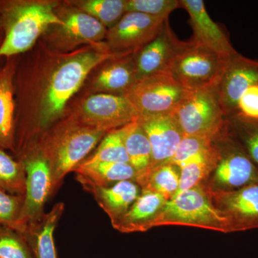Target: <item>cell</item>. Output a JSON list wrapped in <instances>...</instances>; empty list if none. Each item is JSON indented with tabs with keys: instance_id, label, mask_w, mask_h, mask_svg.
Wrapping results in <instances>:
<instances>
[{
	"instance_id": "obj_1",
	"label": "cell",
	"mask_w": 258,
	"mask_h": 258,
	"mask_svg": "<svg viewBox=\"0 0 258 258\" xmlns=\"http://www.w3.org/2000/svg\"><path fill=\"white\" fill-rule=\"evenodd\" d=\"M62 25L52 3L0 2V27L3 32L0 59L15 57L28 52L49 27Z\"/></svg>"
},
{
	"instance_id": "obj_2",
	"label": "cell",
	"mask_w": 258,
	"mask_h": 258,
	"mask_svg": "<svg viewBox=\"0 0 258 258\" xmlns=\"http://www.w3.org/2000/svg\"><path fill=\"white\" fill-rule=\"evenodd\" d=\"M118 57L103 43L98 49L84 51L62 62L49 80L42 99L39 127L46 128L62 114L66 103L97 66Z\"/></svg>"
},
{
	"instance_id": "obj_3",
	"label": "cell",
	"mask_w": 258,
	"mask_h": 258,
	"mask_svg": "<svg viewBox=\"0 0 258 258\" xmlns=\"http://www.w3.org/2000/svg\"><path fill=\"white\" fill-rule=\"evenodd\" d=\"M107 133L76 121L56 129L37 144L50 165L53 195L66 176L86 159Z\"/></svg>"
},
{
	"instance_id": "obj_4",
	"label": "cell",
	"mask_w": 258,
	"mask_h": 258,
	"mask_svg": "<svg viewBox=\"0 0 258 258\" xmlns=\"http://www.w3.org/2000/svg\"><path fill=\"white\" fill-rule=\"evenodd\" d=\"M187 226L222 233H232L230 223L214 203L210 191L203 186L176 194L167 200L153 227Z\"/></svg>"
},
{
	"instance_id": "obj_5",
	"label": "cell",
	"mask_w": 258,
	"mask_h": 258,
	"mask_svg": "<svg viewBox=\"0 0 258 258\" xmlns=\"http://www.w3.org/2000/svg\"><path fill=\"white\" fill-rule=\"evenodd\" d=\"M219 81L188 93L171 113L184 135L216 140L225 132L227 117L220 100Z\"/></svg>"
},
{
	"instance_id": "obj_6",
	"label": "cell",
	"mask_w": 258,
	"mask_h": 258,
	"mask_svg": "<svg viewBox=\"0 0 258 258\" xmlns=\"http://www.w3.org/2000/svg\"><path fill=\"white\" fill-rule=\"evenodd\" d=\"M26 172V186L21 214L15 230L21 232L45 215L44 208L53 195L52 174L48 161L38 146L30 148L18 157Z\"/></svg>"
},
{
	"instance_id": "obj_7",
	"label": "cell",
	"mask_w": 258,
	"mask_h": 258,
	"mask_svg": "<svg viewBox=\"0 0 258 258\" xmlns=\"http://www.w3.org/2000/svg\"><path fill=\"white\" fill-rule=\"evenodd\" d=\"M225 60L191 39L176 56L167 73L191 92L218 81Z\"/></svg>"
},
{
	"instance_id": "obj_8",
	"label": "cell",
	"mask_w": 258,
	"mask_h": 258,
	"mask_svg": "<svg viewBox=\"0 0 258 258\" xmlns=\"http://www.w3.org/2000/svg\"><path fill=\"white\" fill-rule=\"evenodd\" d=\"M189 92L164 73L139 80L124 96L142 117L171 114Z\"/></svg>"
},
{
	"instance_id": "obj_9",
	"label": "cell",
	"mask_w": 258,
	"mask_h": 258,
	"mask_svg": "<svg viewBox=\"0 0 258 258\" xmlns=\"http://www.w3.org/2000/svg\"><path fill=\"white\" fill-rule=\"evenodd\" d=\"M220 158L213 171V191H230L258 183V169L235 141L225 133L215 140Z\"/></svg>"
},
{
	"instance_id": "obj_10",
	"label": "cell",
	"mask_w": 258,
	"mask_h": 258,
	"mask_svg": "<svg viewBox=\"0 0 258 258\" xmlns=\"http://www.w3.org/2000/svg\"><path fill=\"white\" fill-rule=\"evenodd\" d=\"M138 118V113L124 95L101 93L92 95L83 101L77 122L109 132Z\"/></svg>"
},
{
	"instance_id": "obj_11",
	"label": "cell",
	"mask_w": 258,
	"mask_h": 258,
	"mask_svg": "<svg viewBox=\"0 0 258 258\" xmlns=\"http://www.w3.org/2000/svg\"><path fill=\"white\" fill-rule=\"evenodd\" d=\"M167 19L126 13L115 26L108 30L106 45L112 53L119 57L133 55L154 38Z\"/></svg>"
},
{
	"instance_id": "obj_12",
	"label": "cell",
	"mask_w": 258,
	"mask_h": 258,
	"mask_svg": "<svg viewBox=\"0 0 258 258\" xmlns=\"http://www.w3.org/2000/svg\"><path fill=\"white\" fill-rule=\"evenodd\" d=\"M186 42L176 36L170 28L169 19L166 20L154 38L134 54L137 81L167 73Z\"/></svg>"
},
{
	"instance_id": "obj_13",
	"label": "cell",
	"mask_w": 258,
	"mask_h": 258,
	"mask_svg": "<svg viewBox=\"0 0 258 258\" xmlns=\"http://www.w3.org/2000/svg\"><path fill=\"white\" fill-rule=\"evenodd\" d=\"M258 85V60L239 54L226 59L219 91L226 117L237 113V104L244 91Z\"/></svg>"
},
{
	"instance_id": "obj_14",
	"label": "cell",
	"mask_w": 258,
	"mask_h": 258,
	"mask_svg": "<svg viewBox=\"0 0 258 258\" xmlns=\"http://www.w3.org/2000/svg\"><path fill=\"white\" fill-rule=\"evenodd\" d=\"M209 191L228 220L232 232L258 229V183L234 191Z\"/></svg>"
},
{
	"instance_id": "obj_15",
	"label": "cell",
	"mask_w": 258,
	"mask_h": 258,
	"mask_svg": "<svg viewBox=\"0 0 258 258\" xmlns=\"http://www.w3.org/2000/svg\"><path fill=\"white\" fill-rule=\"evenodd\" d=\"M179 3L181 8L189 14L194 42L225 60L237 53L225 32L210 18L203 0H179Z\"/></svg>"
},
{
	"instance_id": "obj_16",
	"label": "cell",
	"mask_w": 258,
	"mask_h": 258,
	"mask_svg": "<svg viewBox=\"0 0 258 258\" xmlns=\"http://www.w3.org/2000/svg\"><path fill=\"white\" fill-rule=\"evenodd\" d=\"M137 121L147 134L152 147L150 167L169 163L184 136L173 115L139 117Z\"/></svg>"
},
{
	"instance_id": "obj_17",
	"label": "cell",
	"mask_w": 258,
	"mask_h": 258,
	"mask_svg": "<svg viewBox=\"0 0 258 258\" xmlns=\"http://www.w3.org/2000/svg\"><path fill=\"white\" fill-rule=\"evenodd\" d=\"M83 189L91 194L102 210L111 220V224L119 220L128 211L142 193V188L136 181L127 180L111 186H97L76 176Z\"/></svg>"
},
{
	"instance_id": "obj_18",
	"label": "cell",
	"mask_w": 258,
	"mask_h": 258,
	"mask_svg": "<svg viewBox=\"0 0 258 258\" xmlns=\"http://www.w3.org/2000/svg\"><path fill=\"white\" fill-rule=\"evenodd\" d=\"M60 19L63 25L58 27V39L62 48L70 50L82 44L100 45L106 37L108 29L81 10H71Z\"/></svg>"
},
{
	"instance_id": "obj_19",
	"label": "cell",
	"mask_w": 258,
	"mask_h": 258,
	"mask_svg": "<svg viewBox=\"0 0 258 258\" xmlns=\"http://www.w3.org/2000/svg\"><path fill=\"white\" fill-rule=\"evenodd\" d=\"M6 60V63L0 68V148L15 154V76L17 63L14 57Z\"/></svg>"
},
{
	"instance_id": "obj_20",
	"label": "cell",
	"mask_w": 258,
	"mask_h": 258,
	"mask_svg": "<svg viewBox=\"0 0 258 258\" xmlns=\"http://www.w3.org/2000/svg\"><path fill=\"white\" fill-rule=\"evenodd\" d=\"M167 200L160 194L142 190L128 211L112 226L122 233L147 232L153 228V224Z\"/></svg>"
},
{
	"instance_id": "obj_21",
	"label": "cell",
	"mask_w": 258,
	"mask_h": 258,
	"mask_svg": "<svg viewBox=\"0 0 258 258\" xmlns=\"http://www.w3.org/2000/svg\"><path fill=\"white\" fill-rule=\"evenodd\" d=\"M64 209L63 203L55 204L39 221L20 232L26 239L35 258H57L54 232Z\"/></svg>"
},
{
	"instance_id": "obj_22",
	"label": "cell",
	"mask_w": 258,
	"mask_h": 258,
	"mask_svg": "<svg viewBox=\"0 0 258 258\" xmlns=\"http://www.w3.org/2000/svg\"><path fill=\"white\" fill-rule=\"evenodd\" d=\"M137 82L133 54L112 59L98 75L94 86L102 93L125 95Z\"/></svg>"
},
{
	"instance_id": "obj_23",
	"label": "cell",
	"mask_w": 258,
	"mask_h": 258,
	"mask_svg": "<svg viewBox=\"0 0 258 258\" xmlns=\"http://www.w3.org/2000/svg\"><path fill=\"white\" fill-rule=\"evenodd\" d=\"M97 186H111L122 181H136L137 171L129 163L88 162L83 161L74 171Z\"/></svg>"
},
{
	"instance_id": "obj_24",
	"label": "cell",
	"mask_w": 258,
	"mask_h": 258,
	"mask_svg": "<svg viewBox=\"0 0 258 258\" xmlns=\"http://www.w3.org/2000/svg\"><path fill=\"white\" fill-rule=\"evenodd\" d=\"M136 182L142 190L160 194L169 200L174 198L179 190V169L171 164L152 166L137 174Z\"/></svg>"
},
{
	"instance_id": "obj_25",
	"label": "cell",
	"mask_w": 258,
	"mask_h": 258,
	"mask_svg": "<svg viewBox=\"0 0 258 258\" xmlns=\"http://www.w3.org/2000/svg\"><path fill=\"white\" fill-rule=\"evenodd\" d=\"M121 132L129 164L137 174L147 171L152 166V151L144 129L137 120L122 127Z\"/></svg>"
},
{
	"instance_id": "obj_26",
	"label": "cell",
	"mask_w": 258,
	"mask_h": 258,
	"mask_svg": "<svg viewBox=\"0 0 258 258\" xmlns=\"http://www.w3.org/2000/svg\"><path fill=\"white\" fill-rule=\"evenodd\" d=\"M220 158V148L215 142L210 150L183 164L179 168L180 182L177 193L201 185L202 181L215 170Z\"/></svg>"
},
{
	"instance_id": "obj_27",
	"label": "cell",
	"mask_w": 258,
	"mask_h": 258,
	"mask_svg": "<svg viewBox=\"0 0 258 258\" xmlns=\"http://www.w3.org/2000/svg\"><path fill=\"white\" fill-rule=\"evenodd\" d=\"M227 132L258 169V120L236 113L227 118Z\"/></svg>"
},
{
	"instance_id": "obj_28",
	"label": "cell",
	"mask_w": 258,
	"mask_h": 258,
	"mask_svg": "<svg viewBox=\"0 0 258 258\" xmlns=\"http://www.w3.org/2000/svg\"><path fill=\"white\" fill-rule=\"evenodd\" d=\"M74 4L108 30L115 26L127 13L126 0H86L75 2Z\"/></svg>"
},
{
	"instance_id": "obj_29",
	"label": "cell",
	"mask_w": 258,
	"mask_h": 258,
	"mask_svg": "<svg viewBox=\"0 0 258 258\" xmlns=\"http://www.w3.org/2000/svg\"><path fill=\"white\" fill-rule=\"evenodd\" d=\"M0 186L12 195L25 196L26 172L22 161L0 148Z\"/></svg>"
},
{
	"instance_id": "obj_30",
	"label": "cell",
	"mask_w": 258,
	"mask_h": 258,
	"mask_svg": "<svg viewBox=\"0 0 258 258\" xmlns=\"http://www.w3.org/2000/svg\"><path fill=\"white\" fill-rule=\"evenodd\" d=\"M88 162L129 163L121 128L106 134L93 155L85 159Z\"/></svg>"
},
{
	"instance_id": "obj_31",
	"label": "cell",
	"mask_w": 258,
	"mask_h": 258,
	"mask_svg": "<svg viewBox=\"0 0 258 258\" xmlns=\"http://www.w3.org/2000/svg\"><path fill=\"white\" fill-rule=\"evenodd\" d=\"M0 258H35L23 234L0 225Z\"/></svg>"
},
{
	"instance_id": "obj_32",
	"label": "cell",
	"mask_w": 258,
	"mask_h": 258,
	"mask_svg": "<svg viewBox=\"0 0 258 258\" xmlns=\"http://www.w3.org/2000/svg\"><path fill=\"white\" fill-rule=\"evenodd\" d=\"M215 142V139L210 137L184 135L174 156L167 164H173L179 169L185 163L210 150Z\"/></svg>"
},
{
	"instance_id": "obj_33",
	"label": "cell",
	"mask_w": 258,
	"mask_h": 258,
	"mask_svg": "<svg viewBox=\"0 0 258 258\" xmlns=\"http://www.w3.org/2000/svg\"><path fill=\"white\" fill-rule=\"evenodd\" d=\"M177 8H181L179 0H126L127 13H142L154 18H169Z\"/></svg>"
},
{
	"instance_id": "obj_34",
	"label": "cell",
	"mask_w": 258,
	"mask_h": 258,
	"mask_svg": "<svg viewBox=\"0 0 258 258\" xmlns=\"http://www.w3.org/2000/svg\"><path fill=\"white\" fill-rule=\"evenodd\" d=\"M23 203L24 196L12 195L0 186V225L15 229Z\"/></svg>"
},
{
	"instance_id": "obj_35",
	"label": "cell",
	"mask_w": 258,
	"mask_h": 258,
	"mask_svg": "<svg viewBox=\"0 0 258 258\" xmlns=\"http://www.w3.org/2000/svg\"><path fill=\"white\" fill-rule=\"evenodd\" d=\"M237 113L249 119L258 120V85L251 86L240 97Z\"/></svg>"
},
{
	"instance_id": "obj_36",
	"label": "cell",
	"mask_w": 258,
	"mask_h": 258,
	"mask_svg": "<svg viewBox=\"0 0 258 258\" xmlns=\"http://www.w3.org/2000/svg\"><path fill=\"white\" fill-rule=\"evenodd\" d=\"M3 40V32L2 30L1 27H0V45H1L2 42Z\"/></svg>"
}]
</instances>
